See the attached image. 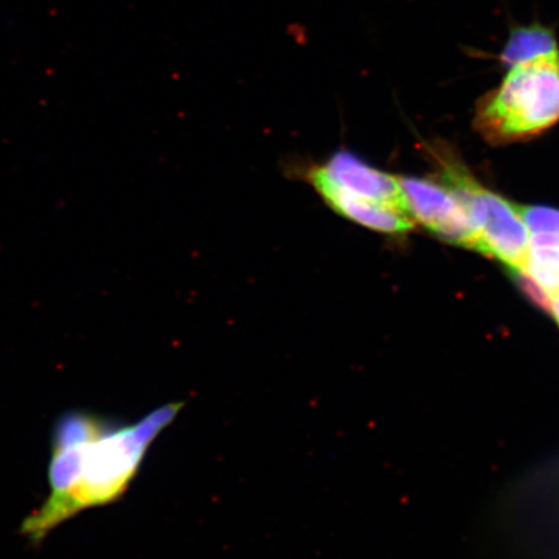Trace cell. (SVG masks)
I'll use <instances>...</instances> for the list:
<instances>
[{"mask_svg": "<svg viewBox=\"0 0 559 559\" xmlns=\"http://www.w3.org/2000/svg\"><path fill=\"white\" fill-rule=\"evenodd\" d=\"M180 404H167L136 424L72 411L56 423L48 481L51 493L27 516L21 534L40 543L76 513L120 499L136 477L153 440L178 415Z\"/></svg>", "mask_w": 559, "mask_h": 559, "instance_id": "1", "label": "cell"}, {"mask_svg": "<svg viewBox=\"0 0 559 559\" xmlns=\"http://www.w3.org/2000/svg\"><path fill=\"white\" fill-rule=\"evenodd\" d=\"M559 121V55L510 70L478 104L477 129L491 143L539 135Z\"/></svg>", "mask_w": 559, "mask_h": 559, "instance_id": "2", "label": "cell"}, {"mask_svg": "<svg viewBox=\"0 0 559 559\" xmlns=\"http://www.w3.org/2000/svg\"><path fill=\"white\" fill-rule=\"evenodd\" d=\"M307 177L328 205L335 201H353L386 206L409 215L401 179L376 169L353 151L334 152L323 165L312 167Z\"/></svg>", "mask_w": 559, "mask_h": 559, "instance_id": "3", "label": "cell"}, {"mask_svg": "<svg viewBox=\"0 0 559 559\" xmlns=\"http://www.w3.org/2000/svg\"><path fill=\"white\" fill-rule=\"evenodd\" d=\"M465 212L477 234L475 250L499 260L507 269L523 267L530 236L515 205L478 186L466 202Z\"/></svg>", "mask_w": 559, "mask_h": 559, "instance_id": "4", "label": "cell"}, {"mask_svg": "<svg viewBox=\"0 0 559 559\" xmlns=\"http://www.w3.org/2000/svg\"><path fill=\"white\" fill-rule=\"evenodd\" d=\"M401 183L412 219L445 242L477 249L469 215L442 183L419 178H402Z\"/></svg>", "mask_w": 559, "mask_h": 559, "instance_id": "5", "label": "cell"}, {"mask_svg": "<svg viewBox=\"0 0 559 559\" xmlns=\"http://www.w3.org/2000/svg\"><path fill=\"white\" fill-rule=\"evenodd\" d=\"M556 55H558V47L554 33L547 27L533 25L520 27L510 35L501 60L506 66L513 68Z\"/></svg>", "mask_w": 559, "mask_h": 559, "instance_id": "6", "label": "cell"}, {"mask_svg": "<svg viewBox=\"0 0 559 559\" xmlns=\"http://www.w3.org/2000/svg\"><path fill=\"white\" fill-rule=\"evenodd\" d=\"M551 296H559V248L533 247L528 249L523 267Z\"/></svg>", "mask_w": 559, "mask_h": 559, "instance_id": "7", "label": "cell"}, {"mask_svg": "<svg viewBox=\"0 0 559 559\" xmlns=\"http://www.w3.org/2000/svg\"><path fill=\"white\" fill-rule=\"evenodd\" d=\"M516 210L534 234L559 235V210L543 206H516Z\"/></svg>", "mask_w": 559, "mask_h": 559, "instance_id": "8", "label": "cell"}, {"mask_svg": "<svg viewBox=\"0 0 559 559\" xmlns=\"http://www.w3.org/2000/svg\"><path fill=\"white\" fill-rule=\"evenodd\" d=\"M507 270L510 277H512L515 284L520 286L524 295L533 300L536 306H539L542 310L554 314V305H551V299L539 283L535 282V280L523 269Z\"/></svg>", "mask_w": 559, "mask_h": 559, "instance_id": "9", "label": "cell"}, {"mask_svg": "<svg viewBox=\"0 0 559 559\" xmlns=\"http://www.w3.org/2000/svg\"><path fill=\"white\" fill-rule=\"evenodd\" d=\"M551 305H554V317H556L559 324V296H555L551 299Z\"/></svg>", "mask_w": 559, "mask_h": 559, "instance_id": "10", "label": "cell"}]
</instances>
